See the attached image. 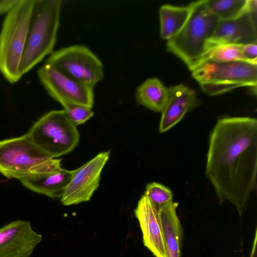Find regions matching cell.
Instances as JSON below:
<instances>
[{"instance_id":"cell-1","label":"cell","mask_w":257,"mask_h":257,"mask_svg":"<svg viewBox=\"0 0 257 257\" xmlns=\"http://www.w3.org/2000/svg\"><path fill=\"white\" fill-rule=\"evenodd\" d=\"M205 175L220 204L228 201L241 216L256 182L257 120L219 119L209 140Z\"/></svg>"},{"instance_id":"cell-2","label":"cell","mask_w":257,"mask_h":257,"mask_svg":"<svg viewBox=\"0 0 257 257\" xmlns=\"http://www.w3.org/2000/svg\"><path fill=\"white\" fill-rule=\"evenodd\" d=\"M62 1L34 0L20 71L22 76L54 52Z\"/></svg>"},{"instance_id":"cell-3","label":"cell","mask_w":257,"mask_h":257,"mask_svg":"<svg viewBox=\"0 0 257 257\" xmlns=\"http://www.w3.org/2000/svg\"><path fill=\"white\" fill-rule=\"evenodd\" d=\"M184 27L167 42L168 51L179 58L191 71L203 59L206 46L219 20L208 9L205 0L192 2Z\"/></svg>"},{"instance_id":"cell-4","label":"cell","mask_w":257,"mask_h":257,"mask_svg":"<svg viewBox=\"0 0 257 257\" xmlns=\"http://www.w3.org/2000/svg\"><path fill=\"white\" fill-rule=\"evenodd\" d=\"M34 0H19L6 15L0 31V73L11 84L22 78L20 71Z\"/></svg>"},{"instance_id":"cell-5","label":"cell","mask_w":257,"mask_h":257,"mask_svg":"<svg viewBox=\"0 0 257 257\" xmlns=\"http://www.w3.org/2000/svg\"><path fill=\"white\" fill-rule=\"evenodd\" d=\"M191 71L202 90L210 96L241 87L256 88L257 64L247 61L217 62L206 59Z\"/></svg>"},{"instance_id":"cell-6","label":"cell","mask_w":257,"mask_h":257,"mask_svg":"<svg viewBox=\"0 0 257 257\" xmlns=\"http://www.w3.org/2000/svg\"><path fill=\"white\" fill-rule=\"evenodd\" d=\"M26 134L38 148L52 158L72 152L80 138L76 125L69 120L63 109L46 113Z\"/></svg>"},{"instance_id":"cell-7","label":"cell","mask_w":257,"mask_h":257,"mask_svg":"<svg viewBox=\"0 0 257 257\" xmlns=\"http://www.w3.org/2000/svg\"><path fill=\"white\" fill-rule=\"evenodd\" d=\"M45 63L67 76L94 87L103 78V64L87 46L74 45L62 48L49 56Z\"/></svg>"},{"instance_id":"cell-8","label":"cell","mask_w":257,"mask_h":257,"mask_svg":"<svg viewBox=\"0 0 257 257\" xmlns=\"http://www.w3.org/2000/svg\"><path fill=\"white\" fill-rule=\"evenodd\" d=\"M52 158L26 134L0 141V173L9 179L19 180Z\"/></svg>"},{"instance_id":"cell-9","label":"cell","mask_w":257,"mask_h":257,"mask_svg":"<svg viewBox=\"0 0 257 257\" xmlns=\"http://www.w3.org/2000/svg\"><path fill=\"white\" fill-rule=\"evenodd\" d=\"M37 75L49 95L61 105L70 103L92 108L94 87L67 76L47 63L39 68Z\"/></svg>"},{"instance_id":"cell-10","label":"cell","mask_w":257,"mask_h":257,"mask_svg":"<svg viewBox=\"0 0 257 257\" xmlns=\"http://www.w3.org/2000/svg\"><path fill=\"white\" fill-rule=\"evenodd\" d=\"M109 156V151L101 152L80 168L74 170L60 198L63 205H76L90 200L99 186L101 173Z\"/></svg>"},{"instance_id":"cell-11","label":"cell","mask_w":257,"mask_h":257,"mask_svg":"<svg viewBox=\"0 0 257 257\" xmlns=\"http://www.w3.org/2000/svg\"><path fill=\"white\" fill-rule=\"evenodd\" d=\"M61 161L52 158L19 180L32 191L53 199L61 198L74 171L62 168Z\"/></svg>"},{"instance_id":"cell-12","label":"cell","mask_w":257,"mask_h":257,"mask_svg":"<svg viewBox=\"0 0 257 257\" xmlns=\"http://www.w3.org/2000/svg\"><path fill=\"white\" fill-rule=\"evenodd\" d=\"M256 16L247 9L236 19L219 21L206 44V53L222 45L257 43Z\"/></svg>"},{"instance_id":"cell-13","label":"cell","mask_w":257,"mask_h":257,"mask_svg":"<svg viewBox=\"0 0 257 257\" xmlns=\"http://www.w3.org/2000/svg\"><path fill=\"white\" fill-rule=\"evenodd\" d=\"M42 239L29 221H12L0 228V257H30Z\"/></svg>"},{"instance_id":"cell-14","label":"cell","mask_w":257,"mask_h":257,"mask_svg":"<svg viewBox=\"0 0 257 257\" xmlns=\"http://www.w3.org/2000/svg\"><path fill=\"white\" fill-rule=\"evenodd\" d=\"M144 245L156 257H168L159 212L143 194L134 210Z\"/></svg>"},{"instance_id":"cell-15","label":"cell","mask_w":257,"mask_h":257,"mask_svg":"<svg viewBox=\"0 0 257 257\" xmlns=\"http://www.w3.org/2000/svg\"><path fill=\"white\" fill-rule=\"evenodd\" d=\"M198 104L195 91L180 84L168 88V97L162 110L159 130L167 132L179 122L185 114Z\"/></svg>"},{"instance_id":"cell-16","label":"cell","mask_w":257,"mask_h":257,"mask_svg":"<svg viewBox=\"0 0 257 257\" xmlns=\"http://www.w3.org/2000/svg\"><path fill=\"white\" fill-rule=\"evenodd\" d=\"M172 202L159 211L168 257H181L183 229Z\"/></svg>"},{"instance_id":"cell-17","label":"cell","mask_w":257,"mask_h":257,"mask_svg":"<svg viewBox=\"0 0 257 257\" xmlns=\"http://www.w3.org/2000/svg\"><path fill=\"white\" fill-rule=\"evenodd\" d=\"M137 102L148 109L162 112L167 101L168 88L157 78L146 80L136 89Z\"/></svg>"},{"instance_id":"cell-18","label":"cell","mask_w":257,"mask_h":257,"mask_svg":"<svg viewBox=\"0 0 257 257\" xmlns=\"http://www.w3.org/2000/svg\"><path fill=\"white\" fill-rule=\"evenodd\" d=\"M190 12V5L183 7L162 6L159 10L161 38L168 41L176 35L186 23Z\"/></svg>"},{"instance_id":"cell-19","label":"cell","mask_w":257,"mask_h":257,"mask_svg":"<svg viewBox=\"0 0 257 257\" xmlns=\"http://www.w3.org/2000/svg\"><path fill=\"white\" fill-rule=\"evenodd\" d=\"M209 11L219 21L236 19L247 10L248 0H205Z\"/></svg>"},{"instance_id":"cell-20","label":"cell","mask_w":257,"mask_h":257,"mask_svg":"<svg viewBox=\"0 0 257 257\" xmlns=\"http://www.w3.org/2000/svg\"><path fill=\"white\" fill-rule=\"evenodd\" d=\"M242 46L236 44H225L217 46L208 51L202 60L207 59L217 62L246 61L242 54Z\"/></svg>"},{"instance_id":"cell-21","label":"cell","mask_w":257,"mask_h":257,"mask_svg":"<svg viewBox=\"0 0 257 257\" xmlns=\"http://www.w3.org/2000/svg\"><path fill=\"white\" fill-rule=\"evenodd\" d=\"M144 195L158 211L173 201V194L171 190L156 182L147 184Z\"/></svg>"},{"instance_id":"cell-22","label":"cell","mask_w":257,"mask_h":257,"mask_svg":"<svg viewBox=\"0 0 257 257\" xmlns=\"http://www.w3.org/2000/svg\"><path fill=\"white\" fill-rule=\"evenodd\" d=\"M62 105L68 118L76 125L84 123L94 115L91 108L84 106L70 103Z\"/></svg>"},{"instance_id":"cell-23","label":"cell","mask_w":257,"mask_h":257,"mask_svg":"<svg viewBox=\"0 0 257 257\" xmlns=\"http://www.w3.org/2000/svg\"><path fill=\"white\" fill-rule=\"evenodd\" d=\"M242 52L246 61L257 64V43H251L242 45Z\"/></svg>"},{"instance_id":"cell-24","label":"cell","mask_w":257,"mask_h":257,"mask_svg":"<svg viewBox=\"0 0 257 257\" xmlns=\"http://www.w3.org/2000/svg\"><path fill=\"white\" fill-rule=\"evenodd\" d=\"M19 0H0V16L5 15L15 6Z\"/></svg>"},{"instance_id":"cell-25","label":"cell","mask_w":257,"mask_h":257,"mask_svg":"<svg viewBox=\"0 0 257 257\" xmlns=\"http://www.w3.org/2000/svg\"><path fill=\"white\" fill-rule=\"evenodd\" d=\"M256 231H255V236L254 239L253 245H252V248L250 257H256Z\"/></svg>"}]
</instances>
